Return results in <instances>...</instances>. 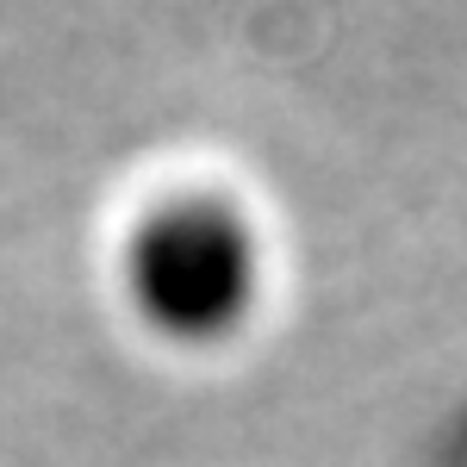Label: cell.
Returning <instances> with one entry per match:
<instances>
[{"label":"cell","instance_id":"obj_1","mask_svg":"<svg viewBox=\"0 0 467 467\" xmlns=\"http://www.w3.org/2000/svg\"><path fill=\"white\" fill-rule=\"evenodd\" d=\"M119 287L131 312L169 343H224L262 299V237L250 213L218 193L156 200L119 250Z\"/></svg>","mask_w":467,"mask_h":467}]
</instances>
